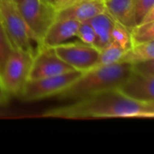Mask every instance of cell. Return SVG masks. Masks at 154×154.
Here are the masks:
<instances>
[{
    "label": "cell",
    "mask_w": 154,
    "mask_h": 154,
    "mask_svg": "<svg viewBox=\"0 0 154 154\" xmlns=\"http://www.w3.org/2000/svg\"><path fill=\"white\" fill-rule=\"evenodd\" d=\"M42 116L88 119V118H153L154 104L132 100L116 89L89 95L69 104L44 111Z\"/></svg>",
    "instance_id": "1"
},
{
    "label": "cell",
    "mask_w": 154,
    "mask_h": 154,
    "mask_svg": "<svg viewBox=\"0 0 154 154\" xmlns=\"http://www.w3.org/2000/svg\"><path fill=\"white\" fill-rule=\"evenodd\" d=\"M132 71V64L117 62L90 69L55 97L60 100L74 101L105 90L117 88Z\"/></svg>",
    "instance_id": "2"
},
{
    "label": "cell",
    "mask_w": 154,
    "mask_h": 154,
    "mask_svg": "<svg viewBox=\"0 0 154 154\" xmlns=\"http://www.w3.org/2000/svg\"><path fill=\"white\" fill-rule=\"evenodd\" d=\"M0 20L14 48L32 57L42 49V42L29 28L12 0H0Z\"/></svg>",
    "instance_id": "3"
},
{
    "label": "cell",
    "mask_w": 154,
    "mask_h": 154,
    "mask_svg": "<svg viewBox=\"0 0 154 154\" xmlns=\"http://www.w3.org/2000/svg\"><path fill=\"white\" fill-rule=\"evenodd\" d=\"M33 57L22 50L15 49L9 55L1 76L2 84L8 95L18 96L28 80Z\"/></svg>",
    "instance_id": "4"
},
{
    "label": "cell",
    "mask_w": 154,
    "mask_h": 154,
    "mask_svg": "<svg viewBox=\"0 0 154 154\" xmlns=\"http://www.w3.org/2000/svg\"><path fill=\"white\" fill-rule=\"evenodd\" d=\"M81 74L82 72L74 69L57 76L28 79L19 97L24 101H34L56 96L71 85Z\"/></svg>",
    "instance_id": "5"
},
{
    "label": "cell",
    "mask_w": 154,
    "mask_h": 154,
    "mask_svg": "<svg viewBox=\"0 0 154 154\" xmlns=\"http://www.w3.org/2000/svg\"><path fill=\"white\" fill-rule=\"evenodd\" d=\"M23 20L42 42L49 27L56 20L58 10L44 0H23L15 4Z\"/></svg>",
    "instance_id": "6"
},
{
    "label": "cell",
    "mask_w": 154,
    "mask_h": 154,
    "mask_svg": "<svg viewBox=\"0 0 154 154\" xmlns=\"http://www.w3.org/2000/svg\"><path fill=\"white\" fill-rule=\"evenodd\" d=\"M56 54L73 69L85 72L95 68L100 50L79 41L68 42L53 48Z\"/></svg>",
    "instance_id": "7"
},
{
    "label": "cell",
    "mask_w": 154,
    "mask_h": 154,
    "mask_svg": "<svg viewBox=\"0 0 154 154\" xmlns=\"http://www.w3.org/2000/svg\"><path fill=\"white\" fill-rule=\"evenodd\" d=\"M71 70L74 69L56 54L53 48L43 46L33 57L28 79L57 76Z\"/></svg>",
    "instance_id": "8"
},
{
    "label": "cell",
    "mask_w": 154,
    "mask_h": 154,
    "mask_svg": "<svg viewBox=\"0 0 154 154\" xmlns=\"http://www.w3.org/2000/svg\"><path fill=\"white\" fill-rule=\"evenodd\" d=\"M126 97L146 104H154V75H143L133 70L117 88Z\"/></svg>",
    "instance_id": "9"
},
{
    "label": "cell",
    "mask_w": 154,
    "mask_h": 154,
    "mask_svg": "<svg viewBox=\"0 0 154 154\" xmlns=\"http://www.w3.org/2000/svg\"><path fill=\"white\" fill-rule=\"evenodd\" d=\"M79 22L72 19H56L47 30L42 44L54 48L76 38Z\"/></svg>",
    "instance_id": "10"
},
{
    "label": "cell",
    "mask_w": 154,
    "mask_h": 154,
    "mask_svg": "<svg viewBox=\"0 0 154 154\" xmlns=\"http://www.w3.org/2000/svg\"><path fill=\"white\" fill-rule=\"evenodd\" d=\"M103 0H79L58 11L56 19H72L79 23L88 22L97 14L105 12Z\"/></svg>",
    "instance_id": "11"
},
{
    "label": "cell",
    "mask_w": 154,
    "mask_h": 154,
    "mask_svg": "<svg viewBox=\"0 0 154 154\" xmlns=\"http://www.w3.org/2000/svg\"><path fill=\"white\" fill-rule=\"evenodd\" d=\"M88 22L96 34L95 47L101 50L111 42V32L116 21L105 11L97 14Z\"/></svg>",
    "instance_id": "12"
},
{
    "label": "cell",
    "mask_w": 154,
    "mask_h": 154,
    "mask_svg": "<svg viewBox=\"0 0 154 154\" xmlns=\"http://www.w3.org/2000/svg\"><path fill=\"white\" fill-rule=\"evenodd\" d=\"M105 10L117 23L132 29L133 22V1L134 0H103Z\"/></svg>",
    "instance_id": "13"
},
{
    "label": "cell",
    "mask_w": 154,
    "mask_h": 154,
    "mask_svg": "<svg viewBox=\"0 0 154 154\" xmlns=\"http://www.w3.org/2000/svg\"><path fill=\"white\" fill-rule=\"evenodd\" d=\"M150 60H154V41L146 43L133 45L124 53L120 62L134 64Z\"/></svg>",
    "instance_id": "14"
},
{
    "label": "cell",
    "mask_w": 154,
    "mask_h": 154,
    "mask_svg": "<svg viewBox=\"0 0 154 154\" xmlns=\"http://www.w3.org/2000/svg\"><path fill=\"white\" fill-rule=\"evenodd\" d=\"M133 45L154 41V22H143L130 29Z\"/></svg>",
    "instance_id": "15"
},
{
    "label": "cell",
    "mask_w": 154,
    "mask_h": 154,
    "mask_svg": "<svg viewBox=\"0 0 154 154\" xmlns=\"http://www.w3.org/2000/svg\"><path fill=\"white\" fill-rule=\"evenodd\" d=\"M125 51H125L119 45L111 42L109 44H107L106 47H104L103 49L100 50L98 60H97L96 67L108 66V65H112V64L120 62V60Z\"/></svg>",
    "instance_id": "16"
},
{
    "label": "cell",
    "mask_w": 154,
    "mask_h": 154,
    "mask_svg": "<svg viewBox=\"0 0 154 154\" xmlns=\"http://www.w3.org/2000/svg\"><path fill=\"white\" fill-rule=\"evenodd\" d=\"M111 42L116 43L125 51L129 50L132 47L130 29L116 22L111 32Z\"/></svg>",
    "instance_id": "17"
},
{
    "label": "cell",
    "mask_w": 154,
    "mask_h": 154,
    "mask_svg": "<svg viewBox=\"0 0 154 154\" xmlns=\"http://www.w3.org/2000/svg\"><path fill=\"white\" fill-rule=\"evenodd\" d=\"M152 10H154V0H134L132 11L134 25L135 26L142 23Z\"/></svg>",
    "instance_id": "18"
},
{
    "label": "cell",
    "mask_w": 154,
    "mask_h": 154,
    "mask_svg": "<svg viewBox=\"0 0 154 154\" xmlns=\"http://www.w3.org/2000/svg\"><path fill=\"white\" fill-rule=\"evenodd\" d=\"M14 50V46L0 20V79L4 70L5 64Z\"/></svg>",
    "instance_id": "19"
},
{
    "label": "cell",
    "mask_w": 154,
    "mask_h": 154,
    "mask_svg": "<svg viewBox=\"0 0 154 154\" xmlns=\"http://www.w3.org/2000/svg\"><path fill=\"white\" fill-rule=\"evenodd\" d=\"M76 39L83 43L95 46L96 43V34L93 30V27L89 22L79 23Z\"/></svg>",
    "instance_id": "20"
},
{
    "label": "cell",
    "mask_w": 154,
    "mask_h": 154,
    "mask_svg": "<svg viewBox=\"0 0 154 154\" xmlns=\"http://www.w3.org/2000/svg\"><path fill=\"white\" fill-rule=\"evenodd\" d=\"M77 1H79V0H53V5L55 6V8L58 11H60V10H62V9L73 5Z\"/></svg>",
    "instance_id": "21"
},
{
    "label": "cell",
    "mask_w": 154,
    "mask_h": 154,
    "mask_svg": "<svg viewBox=\"0 0 154 154\" xmlns=\"http://www.w3.org/2000/svg\"><path fill=\"white\" fill-rule=\"evenodd\" d=\"M8 98H9V95L8 93L5 91L3 84H2V81L0 79V106H3L5 104L7 103L8 101Z\"/></svg>",
    "instance_id": "22"
},
{
    "label": "cell",
    "mask_w": 154,
    "mask_h": 154,
    "mask_svg": "<svg viewBox=\"0 0 154 154\" xmlns=\"http://www.w3.org/2000/svg\"><path fill=\"white\" fill-rule=\"evenodd\" d=\"M14 4H18V3H20V2H22V1H23V0H12Z\"/></svg>",
    "instance_id": "23"
},
{
    "label": "cell",
    "mask_w": 154,
    "mask_h": 154,
    "mask_svg": "<svg viewBox=\"0 0 154 154\" xmlns=\"http://www.w3.org/2000/svg\"><path fill=\"white\" fill-rule=\"evenodd\" d=\"M44 1H46V2H49V3H51V4H53V0H44Z\"/></svg>",
    "instance_id": "24"
}]
</instances>
